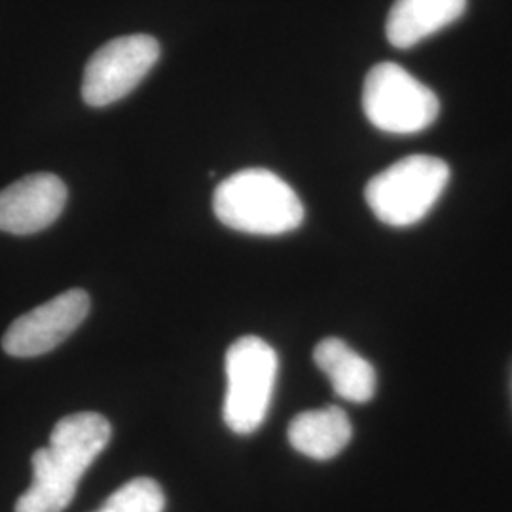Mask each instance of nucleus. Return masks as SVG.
Segmentation results:
<instances>
[{"mask_svg": "<svg viewBox=\"0 0 512 512\" xmlns=\"http://www.w3.org/2000/svg\"><path fill=\"white\" fill-rule=\"evenodd\" d=\"M363 109L374 128L410 135L439 118V97L397 63L372 67L363 86Z\"/></svg>", "mask_w": 512, "mask_h": 512, "instance_id": "39448f33", "label": "nucleus"}, {"mask_svg": "<svg viewBox=\"0 0 512 512\" xmlns=\"http://www.w3.org/2000/svg\"><path fill=\"white\" fill-rule=\"evenodd\" d=\"M165 497L152 478H133L93 512H164Z\"/></svg>", "mask_w": 512, "mask_h": 512, "instance_id": "f8f14e48", "label": "nucleus"}, {"mask_svg": "<svg viewBox=\"0 0 512 512\" xmlns=\"http://www.w3.org/2000/svg\"><path fill=\"white\" fill-rule=\"evenodd\" d=\"M67 203V186L52 173H33L0 190V230L29 236L52 226Z\"/></svg>", "mask_w": 512, "mask_h": 512, "instance_id": "6e6552de", "label": "nucleus"}, {"mask_svg": "<svg viewBox=\"0 0 512 512\" xmlns=\"http://www.w3.org/2000/svg\"><path fill=\"white\" fill-rule=\"evenodd\" d=\"M90 296L82 289L59 294L18 317L2 338V349L19 359L38 357L63 344L90 313Z\"/></svg>", "mask_w": 512, "mask_h": 512, "instance_id": "0eeeda50", "label": "nucleus"}, {"mask_svg": "<svg viewBox=\"0 0 512 512\" xmlns=\"http://www.w3.org/2000/svg\"><path fill=\"white\" fill-rule=\"evenodd\" d=\"M215 217L228 228L255 236H281L304 220V205L281 177L268 169H243L217 186Z\"/></svg>", "mask_w": 512, "mask_h": 512, "instance_id": "f03ea898", "label": "nucleus"}, {"mask_svg": "<svg viewBox=\"0 0 512 512\" xmlns=\"http://www.w3.org/2000/svg\"><path fill=\"white\" fill-rule=\"evenodd\" d=\"M450 181V167L435 156H408L372 177L365 198L384 224L404 228L420 222L439 202Z\"/></svg>", "mask_w": 512, "mask_h": 512, "instance_id": "7ed1b4c3", "label": "nucleus"}, {"mask_svg": "<svg viewBox=\"0 0 512 512\" xmlns=\"http://www.w3.org/2000/svg\"><path fill=\"white\" fill-rule=\"evenodd\" d=\"M467 0H395L385 35L395 48H412L463 16Z\"/></svg>", "mask_w": 512, "mask_h": 512, "instance_id": "1a4fd4ad", "label": "nucleus"}, {"mask_svg": "<svg viewBox=\"0 0 512 512\" xmlns=\"http://www.w3.org/2000/svg\"><path fill=\"white\" fill-rule=\"evenodd\" d=\"M313 361L336 395L349 403H368L376 393V370L340 338H325L313 349Z\"/></svg>", "mask_w": 512, "mask_h": 512, "instance_id": "9d476101", "label": "nucleus"}, {"mask_svg": "<svg viewBox=\"0 0 512 512\" xmlns=\"http://www.w3.org/2000/svg\"><path fill=\"white\" fill-rule=\"evenodd\" d=\"M289 442L296 452L317 461L336 458L351 440L348 414L338 406H325L298 414L289 425Z\"/></svg>", "mask_w": 512, "mask_h": 512, "instance_id": "9b49d317", "label": "nucleus"}, {"mask_svg": "<svg viewBox=\"0 0 512 512\" xmlns=\"http://www.w3.org/2000/svg\"><path fill=\"white\" fill-rule=\"evenodd\" d=\"M226 397L222 418L236 435H253L264 423L274 395L279 359L258 336H243L226 351Z\"/></svg>", "mask_w": 512, "mask_h": 512, "instance_id": "20e7f679", "label": "nucleus"}, {"mask_svg": "<svg viewBox=\"0 0 512 512\" xmlns=\"http://www.w3.org/2000/svg\"><path fill=\"white\" fill-rule=\"evenodd\" d=\"M160 59V44L150 35H128L107 42L90 57L82 99L90 107H107L133 92Z\"/></svg>", "mask_w": 512, "mask_h": 512, "instance_id": "423d86ee", "label": "nucleus"}, {"mask_svg": "<svg viewBox=\"0 0 512 512\" xmlns=\"http://www.w3.org/2000/svg\"><path fill=\"white\" fill-rule=\"evenodd\" d=\"M112 437L109 420L78 412L55 423L50 444L33 454V484L16 501V512H63L73 503L80 478Z\"/></svg>", "mask_w": 512, "mask_h": 512, "instance_id": "f257e3e1", "label": "nucleus"}]
</instances>
